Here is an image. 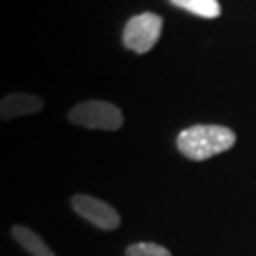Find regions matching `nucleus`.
<instances>
[{
  "mask_svg": "<svg viewBox=\"0 0 256 256\" xmlns=\"http://www.w3.org/2000/svg\"><path fill=\"white\" fill-rule=\"evenodd\" d=\"M237 134L228 126L220 124H196L188 126L178 134V150L190 160H207L228 152L235 146Z\"/></svg>",
  "mask_w": 256,
  "mask_h": 256,
  "instance_id": "1",
  "label": "nucleus"
},
{
  "mask_svg": "<svg viewBox=\"0 0 256 256\" xmlns=\"http://www.w3.org/2000/svg\"><path fill=\"white\" fill-rule=\"evenodd\" d=\"M68 122L90 130H120L124 124L122 109L107 100H84L68 111Z\"/></svg>",
  "mask_w": 256,
  "mask_h": 256,
  "instance_id": "2",
  "label": "nucleus"
},
{
  "mask_svg": "<svg viewBox=\"0 0 256 256\" xmlns=\"http://www.w3.org/2000/svg\"><path fill=\"white\" fill-rule=\"evenodd\" d=\"M162 34V18L156 13H139L124 26L122 43L134 54H148Z\"/></svg>",
  "mask_w": 256,
  "mask_h": 256,
  "instance_id": "3",
  "label": "nucleus"
},
{
  "mask_svg": "<svg viewBox=\"0 0 256 256\" xmlns=\"http://www.w3.org/2000/svg\"><path fill=\"white\" fill-rule=\"evenodd\" d=\"M70 207H73L84 220L94 224V226H98L100 230H116L120 226L118 210L96 196L75 194V196H70Z\"/></svg>",
  "mask_w": 256,
  "mask_h": 256,
  "instance_id": "4",
  "label": "nucleus"
},
{
  "mask_svg": "<svg viewBox=\"0 0 256 256\" xmlns=\"http://www.w3.org/2000/svg\"><path fill=\"white\" fill-rule=\"evenodd\" d=\"M43 98L30 92H11L0 98V120H15L24 116H34L43 109Z\"/></svg>",
  "mask_w": 256,
  "mask_h": 256,
  "instance_id": "5",
  "label": "nucleus"
},
{
  "mask_svg": "<svg viewBox=\"0 0 256 256\" xmlns=\"http://www.w3.org/2000/svg\"><path fill=\"white\" fill-rule=\"evenodd\" d=\"M11 235H13L15 242H18L24 250H26L28 254H32V256H56V252L43 242V237H38L34 230L28 228V226L15 224V226L11 228Z\"/></svg>",
  "mask_w": 256,
  "mask_h": 256,
  "instance_id": "6",
  "label": "nucleus"
},
{
  "mask_svg": "<svg viewBox=\"0 0 256 256\" xmlns=\"http://www.w3.org/2000/svg\"><path fill=\"white\" fill-rule=\"evenodd\" d=\"M171 4L205 20H216L222 13L218 0H171Z\"/></svg>",
  "mask_w": 256,
  "mask_h": 256,
  "instance_id": "7",
  "label": "nucleus"
},
{
  "mask_svg": "<svg viewBox=\"0 0 256 256\" xmlns=\"http://www.w3.org/2000/svg\"><path fill=\"white\" fill-rule=\"evenodd\" d=\"M126 256H171V252L164 246L158 244H150V242H141V244H132L126 248Z\"/></svg>",
  "mask_w": 256,
  "mask_h": 256,
  "instance_id": "8",
  "label": "nucleus"
}]
</instances>
